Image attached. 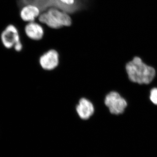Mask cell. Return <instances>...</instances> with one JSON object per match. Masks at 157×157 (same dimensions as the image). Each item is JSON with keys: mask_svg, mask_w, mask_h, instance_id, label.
Returning <instances> with one entry per match:
<instances>
[{"mask_svg": "<svg viewBox=\"0 0 157 157\" xmlns=\"http://www.w3.org/2000/svg\"><path fill=\"white\" fill-rule=\"evenodd\" d=\"M126 69L129 79L139 84H148L155 75V69L145 64L137 57L127 64Z\"/></svg>", "mask_w": 157, "mask_h": 157, "instance_id": "6da1fadb", "label": "cell"}, {"mask_svg": "<svg viewBox=\"0 0 157 157\" xmlns=\"http://www.w3.org/2000/svg\"><path fill=\"white\" fill-rule=\"evenodd\" d=\"M39 20L40 22L53 29L70 26L72 25V19L67 13L54 8L41 13Z\"/></svg>", "mask_w": 157, "mask_h": 157, "instance_id": "7a4b0ae2", "label": "cell"}, {"mask_svg": "<svg viewBox=\"0 0 157 157\" xmlns=\"http://www.w3.org/2000/svg\"><path fill=\"white\" fill-rule=\"evenodd\" d=\"M0 38L4 47L8 49L14 48V45L21 41L18 28L13 23H9L4 28Z\"/></svg>", "mask_w": 157, "mask_h": 157, "instance_id": "3957f363", "label": "cell"}, {"mask_svg": "<svg viewBox=\"0 0 157 157\" xmlns=\"http://www.w3.org/2000/svg\"><path fill=\"white\" fill-rule=\"evenodd\" d=\"M105 104L112 114H121L127 106L126 101L116 92H111L106 96Z\"/></svg>", "mask_w": 157, "mask_h": 157, "instance_id": "277c9868", "label": "cell"}, {"mask_svg": "<svg viewBox=\"0 0 157 157\" xmlns=\"http://www.w3.org/2000/svg\"><path fill=\"white\" fill-rule=\"evenodd\" d=\"M52 8L67 13H73L86 7V0H51Z\"/></svg>", "mask_w": 157, "mask_h": 157, "instance_id": "5b68a950", "label": "cell"}, {"mask_svg": "<svg viewBox=\"0 0 157 157\" xmlns=\"http://www.w3.org/2000/svg\"><path fill=\"white\" fill-rule=\"evenodd\" d=\"M41 13L40 9L37 6L33 5H26L20 8L19 16L24 22H33L37 17H39Z\"/></svg>", "mask_w": 157, "mask_h": 157, "instance_id": "8992f818", "label": "cell"}, {"mask_svg": "<svg viewBox=\"0 0 157 157\" xmlns=\"http://www.w3.org/2000/svg\"><path fill=\"white\" fill-rule=\"evenodd\" d=\"M39 63L44 70H53L59 64V54L56 51L53 49L48 51L40 57Z\"/></svg>", "mask_w": 157, "mask_h": 157, "instance_id": "52a82bcc", "label": "cell"}, {"mask_svg": "<svg viewBox=\"0 0 157 157\" xmlns=\"http://www.w3.org/2000/svg\"><path fill=\"white\" fill-rule=\"evenodd\" d=\"M78 116L82 120L89 119L94 112L92 103L86 98H81L76 108Z\"/></svg>", "mask_w": 157, "mask_h": 157, "instance_id": "ba28073f", "label": "cell"}, {"mask_svg": "<svg viewBox=\"0 0 157 157\" xmlns=\"http://www.w3.org/2000/svg\"><path fill=\"white\" fill-rule=\"evenodd\" d=\"M24 32L29 39L36 41L41 40L44 34L43 27L35 21L28 23L25 26Z\"/></svg>", "mask_w": 157, "mask_h": 157, "instance_id": "9c48e42d", "label": "cell"}, {"mask_svg": "<svg viewBox=\"0 0 157 157\" xmlns=\"http://www.w3.org/2000/svg\"><path fill=\"white\" fill-rule=\"evenodd\" d=\"M17 5L19 9L24 5H34L38 7L42 13L52 8L51 0H17Z\"/></svg>", "mask_w": 157, "mask_h": 157, "instance_id": "30bf717a", "label": "cell"}, {"mask_svg": "<svg viewBox=\"0 0 157 157\" xmlns=\"http://www.w3.org/2000/svg\"><path fill=\"white\" fill-rule=\"evenodd\" d=\"M150 99L153 103L157 105V88H154L151 90Z\"/></svg>", "mask_w": 157, "mask_h": 157, "instance_id": "8fae6325", "label": "cell"}, {"mask_svg": "<svg viewBox=\"0 0 157 157\" xmlns=\"http://www.w3.org/2000/svg\"><path fill=\"white\" fill-rule=\"evenodd\" d=\"M22 48L23 45L22 43H21V41L17 42L14 46V50L17 52L21 51L22 50Z\"/></svg>", "mask_w": 157, "mask_h": 157, "instance_id": "7c38bea8", "label": "cell"}]
</instances>
